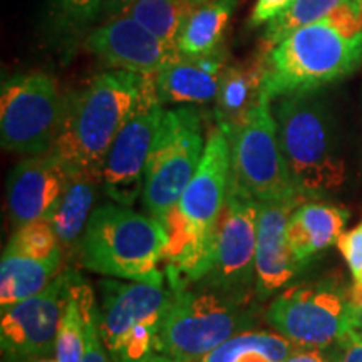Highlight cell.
Segmentation results:
<instances>
[{
  "label": "cell",
  "instance_id": "cell-1",
  "mask_svg": "<svg viewBox=\"0 0 362 362\" xmlns=\"http://www.w3.org/2000/svg\"><path fill=\"white\" fill-rule=\"evenodd\" d=\"M153 76L129 71L98 74L66 98L64 115L51 149L71 173L101 180L103 163Z\"/></svg>",
  "mask_w": 362,
  "mask_h": 362
},
{
  "label": "cell",
  "instance_id": "cell-2",
  "mask_svg": "<svg viewBox=\"0 0 362 362\" xmlns=\"http://www.w3.org/2000/svg\"><path fill=\"white\" fill-rule=\"evenodd\" d=\"M280 148L297 192L317 198L347 180L339 124L322 89L277 98L274 107Z\"/></svg>",
  "mask_w": 362,
  "mask_h": 362
},
{
  "label": "cell",
  "instance_id": "cell-3",
  "mask_svg": "<svg viewBox=\"0 0 362 362\" xmlns=\"http://www.w3.org/2000/svg\"><path fill=\"white\" fill-rule=\"evenodd\" d=\"M165 226L119 203L94 208L78 247L79 264L112 279L165 284Z\"/></svg>",
  "mask_w": 362,
  "mask_h": 362
},
{
  "label": "cell",
  "instance_id": "cell-4",
  "mask_svg": "<svg viewBox=\"0 0 362 362\" xmlns=\"http://www.w3.org/2000/svg\"><path fill=\"white\" fill-rule=\"evenodd\" d=\"M362 64V35H349L329 17L293 30L264 57V89L272 99L322 89Z\"/></svg>",
  "mask_w": 362,
  "mask_h": 362
},
{
  "label": "cell",
  "instance_id": "cell-5",
  "mask_svg": "<svg viewBox=\"0 0 362 362\" xmlns=\"http://www.w3.org/2000/svg\"><path fill=\"white\" fill-rule=\"evenodd\" d=\"M171 300L151 362H198L235 334L255 324L250 304L188 284H170Z\"/></svg>",
  "mask_w": 362,
  "mask_h": 362
},
{
  "label": "cell",
  "instance_id": "cell-6",
  "mask_svg": "<svg viewBox=\"0 0 362 362\" xmlns=\"http://www.w3.org/2000/svg\"><path fill=\"white\" fill-rule=\"evenodd\" d=\"M264 317L297 347H334L356 330L352 285L341 274L291 285L272 298Z\"/></svg>",
  "mask_w": 362,
  "mask_h": 362
},
{
  "label": "cell",
  "instance_id": "cell-7",
  "mask_svg": "<svg viewBox=\"0 0 362 362\" xmlns=\"http://www.w3.org/2000/svg\"><path fill=\"white\" fill-rule=\"evenodd\" d=\"M99 292V334L112 362H151L171 300L170 285L106 279Z\"/></svg>",
  "mask_w": 362,
  "mask_h": 362
},
{
  "label": "cell",
  "instance_id": "cell-8",
  "mask_svg": "<svg viewBox=\"0 0 362 362\" xmlns=\"http://www.w3.org/2000/svg\"><path fill=\"white\" fill-rule=\"evenodd\" d=\"M205 139L200 115L189 106L165 111L144 168L143 203L163 223L200 165Z\"/></svg>",
  "mask_w": 362,
  "mask_h": 362
},
{
  "label": "cell",
  "instance_id": "cell-9",
  "mask_svg": "<svg viewBox=\"0 0 362 362\" xmlns=\"http://www.w3.org/2000/svg\"><path fill=\"white\" fill-rule=\"evenodd\" d=\"M260 202L232 176L228 194L215 228L210 267L198 287L250 304L257 285V238Z\"/></svg>",
  "mask_w": 362,
  "mask_h": 362
},
{
  "label": "cell",
  "instance_id": "cell-10",
  "mask_svg": "<svg viewBox=\"0 0 362 362\" xmlns=\"http://www.w3.org/2000/svg\"><path fill=\"white\" fill-rule=\"evenodd\" d=\"M226 134L232 146V176L255 200H304L288 173L272 98L265 89L245 119Z\"/></svg>",
  "mask_w": 362,
  "mask_h": 362
},
{
  "label": "cell",
  "instance_id": "cell-11",
  "mask_svg": "<svg viewBox=\"0 0 362 362\" xmlns=\"http://www.w3.org/2000/svg\"><path fill=\"white\" fill-rule=\"evenodd\" d=\"M66 98L56 79L42 71L22 72L4 81L0 93L2 148L24 156L49 153L56 143Z\"/></svg>",
  "mask_w": 362,
  "mask_h": 362
},
{
  "label": "cell",
  "instance_id": "cell-12",
  "mask_svg": "<svg viewBox=\"0 0 362 362\" xmlns=\"http://www.w3.org/2000/svg\"><path fill=\"white\" fill-rule=\"evenodd\" d=\"M163 115L165 110L158 96L155 74L103 163L101 185L115 203L133 206L143 197L144 168Z\"/></svg>",
  "mask_w": 362,
  "mask_h": 362
},
{
  "label": "cell",
  "instance_id": "cell-13",
  "mask_svg": "<svg viewBox=\"0 0 362 362\" xmlns=\"http://www.w3.org/2000/svg\"><path fill=\"white\" fill-rule=\"evenodd\" d=\"M78 272L64 269L42 292L2 310L0 346L11 362L42 359L56 351L59 324Z\"/></svg>",
  "mask_w": 362,
  "mask_h": 362
},
{
  "label": "cell",
  "instance_id": "cell-14",
  "mask_svg": "<svg viewBox=\"0 0 362 362\" xmlns=\"http://www.w3.org/2000/svg\"><path fill=\"white\" fill-rule=\"evenodd\" d=\"M232 181V146L226 131L216 123L208 131L205 149L178 202L183 218L205 238H215V228L223 210Z\"/></svg>",
  "mask_w": 362,
  "mask_h": 362
},
{
  "label": "cell",
  "instance_id": "cell-15",
  "mask_svg": "<svg viewBox=\"0 0 362 362\" xmlns=\"http://www.w3.org/2000/svg\"><path fill=\"white\" fill-rule=\"evenodd\" d=\"M86 49L99 61L117 71L155 76L178 57L175 45L153 34L128 13L111 17L86 37Z\"/></svg>",
  "mask_w": 362,
  "mask_h": 362
},
{
  "label": "cell",
  "instance_id": "cell-16",
  "mask_svg": "<svg viewBox=\"0 0 362 362\" xmlns=\"http://www.w3.org/2000/svg\"><path fill=\"white\" fill-rule=\"evenodd\" d=\"M71 180V171L54 155L25 156L7 178V208L13 226L52 218Z\"/></svg>",
  "mask_w": 362,
  "mask_h": 362
},
{
  "label": "cell",
  "instance_id": "cell-17",
  "mask_svg": "<svg viewBox=\"0 0 362 362\" xmlns=\"http://www.w3.org/2000/svg\"><path fill=\"white\" fill-rule=\"evenodd\" d=\"M298 203L302 200L260 203L255 260V296L259 300L277 296L280 291L288 287L300 270L293 260L285 235L288 216Z\"/></svg>",
  "mask_w": 362,
  "mask_h": 362
},
{
  "label": "cell",
  "instance_id": "cell-18",
  "mask_svg": "<svg viewBox=\"0 0 362 362\" xmlns=\"http://www.w3.org/2000/svg\"><path fill=\"white\" fill-rule=\"evenodd\" d=\"M225 54L180 56L156 74V89L163 104H205L216 99L225 71Z\"/></svg>",
  "mask_w": 362,
  "mask_h": 362
},
{
  "label": "cell",
  "instance_id": "cell-19",
  "mask_svg": "<svg viewBox=\"0 0 362 362\" xmlns=\"http://www.w3.org/2000/svg\"><path fill=\"white\" fill-rule=\"evenodd\" d=\"M349 220L344 206L322 202L298 203L287 221V243L298 269H304L315 257L337 245Z\"/></svg>",
  "mask_w": 362,
  "mask_h": 362
},
{
  "label": "cell",
  "instance_id": "cell-20",
  "mask_svg": "<svg viewBox=\"0 0 362 362\" xmlns=\"http://www.w3.org/2000/svg\"><path fill=\"white\" fill-rule=\"evenodd\" d=\"M64 252L51 259H34L6 247L0 262V305L2 310L42 292L61 270Z\"/></svg>",
  "mask_w": 362,
  "mask_h": 362
},
{
  "label": "cell",
  "instance_id": "cell-21",
  "mask_svg": "<svg viewBox=\"0 0 362 362\" xmlns=\"http://www.w3.org/2000/svg\"><path fill=\"white\" fill-rule=\"evenodd\" d=\"M264 90V66L260 62L225 67L216 96V123L226 133L245 119Z\"/></svg>",
  "mask_w": 362,
  "mask_h": 362
},
{
  "label": "cell",
  "instance_id": "cell-22",
  "mask_svg": "<svg viewBox=\"0 0 362 362\" xmlns=\"http://www.w3.org/2000/svg\"><path fill=\"white\" fill-rule=\"evenodd\" d=\"M101 180L84 173H71L69 185L52 215V225L56 230L62 250H78L86 226L94 211L96 188Z\"/></svg>",
  "mask_w": 362,
  "mask_h": 362
},
{
  "label": "cell",
  "instance_id": "cell-23",
  "mask_svg": "<svg viewBox=\"0 0 362 362\" xmlns=\"http://www.w3.org/2000/svg\"><path fill=\"white\" fill-rule=\"evenodd\" d=\"M96 310L98 304L93 288L81 277V274H78L71 287L61 324H59L56 351H54L57 362L83 361L89 320Z\"/></svg>",
  "mask_w": 362,
  "mask_h": 362
},
{
  "label": "cell",
  "instance_id": "cell-24",
  "mask_svg": "<svg viewBox=\"0 0 362 362\" xmlns=\"http://www.w3.org/2000/svg\"><path fill=\"white\" fill-rule=\"evenodd\" d=\"M235 0H210L181 27L176 51L181 56H205L221 47L225 30L232 19Z\"/></svg>",
  "mask_w": 362,
  "mask_h": 362
},
{
  "label": "cell",
  "instance_id": "cell-25",
  "mask_svg": "<svg viewBox=\"0 0 362 362\" xmlns=\"http://www.w3.org/2000/svg\"><path fill=\"white\" fill-rule=\"evenodd\" d=\"M296 344L279 332L243 330L220 344L198 362H285Z\"/></svg>",
  "mask_w": 362,
  "mask_h": 362
},
{
  "label": "cell",
  "instance_id": "cell-26",
  "mask_svg": "<svg viewBox=\"0 0 362 362\" xmlns=\"http://www.w3.org/2000/svg\"><path fill=\"white\" fill-rule=\"evenodd\" d=\"M210 0H136L124 13L176 47L181 27Z\"/></svg>",
  "mask_w": 362,
  "mask_h": 362
},
{
  "label": "cell",
  "instance_id": "cell-27",
  "mask_svg": "<svg viewBox=\"0 0 362 362\" xmlns=\"http://www.w3.org/2000/svg\"><path fill=\"white\" fill-rule=\"evenodd\" d=\"M104 13V0H51V21L57 39L78 40L88 37Z\"/></svg>",
  "mask_w": 362,
  "mask_h": 362
},
{
  "label": "cell",
  "instance_id": "cell-28",
  "mask_svg": "<svg viewBox=\"0 0 362 362\" xmlns=\"http://www.w3.org/2000/svg\"><path fill=\"white\" fill-rule=\"evenodd\" d=\"M344 2L346 0H293L287 11H284L267 24L264 34L267 51L287 37L288 34H292L293 30L325 19Z\"/></svg>",
  "mask_w": 362,
  "mask_h": 362
},
{
  "label": "cell",
  "instance_id": "cell-29",
  "mask_svg": "<svg viewBox=\"0 0 362 362\" xmlns=\"http://www.w3.org/2000/svg\"><path fill=\"white\" fill-rule=\"evenodd\" d=\"M7 248L34 259H51L62 250L51 218H39L17 226Z\"/></svg>",
  "mask_w": 362,
  "mask_h": 362
},
{
  "label": "cell",
  "instance_id": "cell-30",
  "mask_svg": "<svg viewBox=\"0 0 362 362\" xmlns=\"http://www.w3.org/2000/svg\"><path fill=\"white\" fill-rule=\"evenodd\" d=\"M337 248L346 260L352 277L354 304L362 298V220L349 232H344L337 240Z\"/></svg>",
  "mask_w": 362,
  "mask_h": 362
},
{
  "label": "cell",
  "instance_id": "cell-31",
  "mask_svg": "<svg viewBox=\"0 0 362 362\" xmlns=\"http://www.w3.org/2000/svg\"><path fill=\"white\" fill-rule=\"evenodd\" d=\"M81 362H112L110 352L104 346L98 325V310L90 317L88 327V341H86L84 357Z\"/></svg>",
  "mask_w": 362,
  "mask_h": 362
},
{
  "label": "cell",
  "instance_id": "cell-32",
  "mask_svg": "<svg viewBox=\"0 0 362 362\" xmlns=\"http://www.w3.org/2000/svg\"><path fill=\"white\" fill-rule=\"evenodd\" d=\"M292 2L293 0H255L250 19H248V25L255 29L262 24H269L284 11H287Z\"/></svg>",
  "mask_w": 362,
  "mask_h": 362
},
{
  "label": "cell",
  "instance_id": "cell-33",
  "mask_svg": "<svg viewBox=\"0 0 362 362\" xmlns=\"http://www.w3.org/2000/svg\"><path fill=\"white\" fill-rule=\"evenodd\" d=\"M285 362H337V346L334 347H297Z\"/></svg>",
  "mask_w": 362,
  "mask_h": 362
},
{
  "label": "cell",
  "instance_id": "cell-34",
  "mask_svg": "<svg viewBox=\"0 0 362 362\" xmlns=\"http://www.w3.org/2000/svg\"><path fill=\"white\" fill-rule=\"evenodd\" d=\"M337 362H362V334L352 330L337 344Z\"/></svg>",
  "mask_w": 362,
  "mask_h": 362
},
{
  "label": "cell",
  "instance_id": "cell-35",
  "mask_svg": "<svg viewBox=\"0 0 362 362\" xmlns=\"http://www.w3.org/2000/svg\"><path fill=\"white\" fill-rule=\"evenodd\" d=\"M136 0H104V13L110 17H116L124 13L133 6Z\"/></svg>",
  "mask_w": 362,
  "mask_h": 362
},
{
  "label": "cell",
  "instance_id": "cell-36",
  "mask_svg": "<svg viewBox=\"0 0 362 362\" xmlns=\"http://www.w3.org/2000/svg\"><path fill=\"white\" fill-rule=\"evenodd\" d=\"M356 330L362 334V298L356 304Z\"/></svg>",
  "mask_w": 362,
  "mask_h": 362
},
{
  "label": "cell",
  "instance_id": "cell-37",
  "mask_svg": "<svg viewBox=\"0 0 362 362\" xmlns=\"http://www.w3.org/2000/svg\"><path fill=\"white\" fill-rule=\"evenodd\" d=\"M39 362H57L56 359H54V361H51V359H42V361H39Z\"/></svg>",
  "mask_w": 362,
  "mask_h": 362
},
{
  "label": "cell",
  "instance_id": "cell-38",
  "mask_svg": "<svg viewBox=\"0 0 362 362\" xmlns=\"http://www.w3.org/2000/svg\"><path fill=\"white\" fill-rule=\"evenodd\" d=\"M361 103H362V88H361Z\"/></svg>",
  "mask_w": 362,
  "mask_h": 362
}]
</instances>
